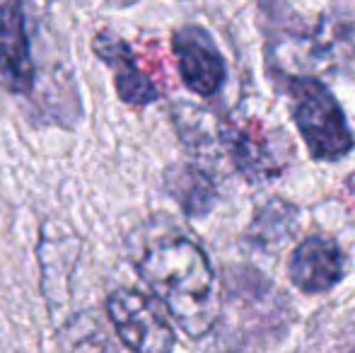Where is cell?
Returning a JSON list of instances; mask_svg holds the SVG:
<instances>
[{"instance_id":"cell-3","label":"cell","mask_w":355,"mask_h":353,"mask_svg":"<svg viewBox=\"0 0 355 353\" xmlns=\"http://www.w3.org/2000/svg\"><path fill=\"white\" fill-rule=\"evenodd\" d=\"M107 315L119 339L133 353H172L177 336L155 298L121 288L107 298Z\"/></svg>"},{"instance_id":"cell-1","label":"cell","mask_w":355,"mask_h":353,"mask_svg":"<svg viewBox=\"0 0 355 353\" xmlns=\"http://www.w3.org/2000/svg\"><path fill=\"white\" fill-rule=\"evenodd\" d=\"M136 268L179 329L191 339L208 334L220 315L215 271L196 242L162 237L136 257Z\"/></svg>"},{"instance_id":"cell-11","label":"cell","mask_w":355,"mask_h":353,"mask_svg":"<svg viewBox=\"0 0 355 353\" xmlns=\"http://www.w3.org/2000/svg\"><path fill=\"white\" fill-rule=\"evenodd\" d=\"M112 5H133L136 0H109Z\"/></svg>"},{"instance_id":"cell-6","label":"cell","mask_w":355,"mask_h":353,"mask_svg":"<svg viewBox=\"0 0 355 353\" xmlns=\"http://www.w3.org/2000/svg\"><path fill=\"white\" fill-rule=\"evenodd\" d=\"M80 255V240L61 223H46L39 240V264H42V291L51 310H58L68 300V281L73 276Z\"/></svg>"},{"instance_id":"cell-4","label":"cell","mask_w":355,"mask_h":353,"mask_svg":"<svg viewBox=\"0 0 355 353\" xmlns=\"http://www.w3.org/2000/svg\"><path fill=\"white\" fill-rule=\"evenodd\" d=\"M172 51L177 56L179 76L184 85L201 97H211L225 83V61L213 37L203 27L187 24L172 37Z\"/></svg>"},{"instance_id":"cell-10","label":"cell","mask_w":355,"mask_h":353,"mask_svg":"<svg viewBox=\"0 0 355 353\" xmlns=\"http://www.w3.org/2000/svg\"><path fill=\"white\" fill-rule=\"evenodd\" d=\"M58 344L63 353H114L104 325L92 312H80L66 320L58 329Z\"/></svg>"},{"instance_id":"cell-9","label":"cell","mask_w":355,"mask_h":353,"mask_svg":"<svg viewBox=\"0 0 355 353\" xmlns=\"http://www.w3.org/2000/svg\"><path fill=\"white\" fill-rule=\"evenodd\" d=\"M164 189L189 218L208 216L218 201L213 179L189 162H177L164 170Z\"/></svg>"},{"instance_id":"cell-8","label":"cell","mask_w":355,"mask_h":353,"mask_svg":"<svg viewBox=\"0 0 355 353\" xmlns=\"http://www.w3.org/2000/svg\"><path fill=\"white\" fill-rule=\"evenodd\" d=\"M92 51L114 71L116 94L121 102L133 104V107H148V104L159 99L157 85L138 68L131 46L123 39L114 37L109 32H102L94 37Z\"/></svg>"},{"instance_id":"cell-2","label":"cell","mask_w":355,"mask_h":353,"mask_svg":"<svg viewBox=\"0 0 355 353\" xmlns=\"http://www.w3.org/2000/svg\"><path fill=\"white\" fill-rule=\"evenodd\" d=\"M288 80V92L295 97L293 117L309 155L314 160H338L348 155L355 146V138L334 94L314 78Z\"/></svg>"},{"instance_id":"cell-12","label":"cell","mask_w":355,"mask_h":353,"mask_svg":"<svg viewBox=\"0 0 355 353\" xmlns=\"http://www.w3.org/2000/svg\"><path fill=\"white\" fill-rule=\"evenodd\" d=\"M353 353H355V351H353Z\"/></svg>"},{"instance_id":"cell-7","label":"cell","mask_w":355,"mask_h":353,"mask_svg":"<svg viewBox=\"0 0 355 353\" xmlns=\"http://www.w3.org/2000/svg\"><path fill=\"white\" fill-rule=\"evenodd\" d=\"M290 281L302 293H327L343 278V255L327 237H307L290 257Z\"/></svg>"},{"instance_id":"cell-5","label":"cell","mask_w":355,"mask_h":353,"mask_svg":"<svg viewBox=\"0 0 355 353\" xmlns=\"http://www.w3.org/2000/svg\"><path fill=\"white\" fill-rule=\"evenodd\" d=\"M0 85L12 94H29L34 87L22 0H0Z\"/></svg>"}]
</instances>
